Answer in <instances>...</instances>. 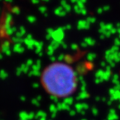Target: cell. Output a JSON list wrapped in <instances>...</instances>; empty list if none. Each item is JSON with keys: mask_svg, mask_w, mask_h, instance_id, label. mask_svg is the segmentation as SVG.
I'll use <instances>...</instances> for the list:
<instances>
[{"mask_svg": "<svg viewBox=\"0 0 120 120\" xmlns=\"http://www.w3.org/2000/svg\"><path fill=\"white\" fill-rule=\"evenodd\" d=\"M42 83L47 91L56 97H66L75 90L76 75L72 68L62 62H54L42 73Z\"/></svg>", "mask_w": 120, "mask_h": 120, "instance_id": "cell-1", "label": "cell"}]
</instances>
